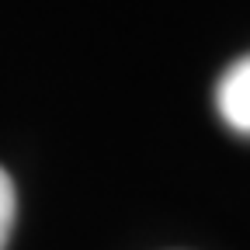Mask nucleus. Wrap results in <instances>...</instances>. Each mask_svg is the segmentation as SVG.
<instances>
[{
  "label": "nucleus",
  "instance_id": "f257e3e1",
  "mask_svg": "<svg viewBox=\"0 0 250 250\" xmlns=\"http://www.w3.org/2000/svg\"><path fill=\"white\" fill-rule=\"evenodd\" d=\"M215 111L233 132L250 136V56L236 59L215 83Z\"/></svg>",
  "mask_w": 250,
  "mask_h": 250
},
{
  "label": "nucleus",
  "instance_id": "f03ea898",
  "mask_svg": "<svg viewBox=\"0 0 250 250\" xmlns=\"http://www.w3.org/2000/svg\"><path fill=\"white\" fill-rule=\"evenodd\" d=\"M14 212H18L14 184H11L7 170L0 167V250L7 247V236H11V229H14Z\"/></svg>",
  "mask_w": 250,
  "mask_h": 250
}]
</instances>
